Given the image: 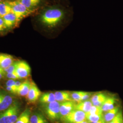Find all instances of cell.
Wrapping results in <instances>:
<instances>
[{"label":"cell","instance_id":"6da1fadb","mask_svg":"<svg viewBox=\"0 0 123 123\" xmlns=\"http://www.w3.org/2000/svg\"><path fill=\"white\" fill-rule=\"evenodd\" d=\"M73 6L57 3L43 9L40 13L38 22L49 31H60L69 26L74 18Z\"/></svg>","mask_w":123,"mask_h":123},{"label":"cell","instance_id":"7a4b0ae2","mask_svg":"<svg viewBox=\"0 0 123 123\" xmlns=\"http://www.w3.org/2000/svg\"><path fill=\"white\" fill-rule=\"evenodd\" d=\"M18 103H14L7 110L0 114V123H15L19 114Z\"/></svg>","mask_w":123,"mask_h":123},{"label":"cell","instance_id":"3957f363","mask_svg":"<svg viewBox=\"0 0 123 123\" xmlns=\"http://www.w3.org/2000/svg\"><path fill=\"white\" fill-rule=\"evenodd\" d=\"M45 114L49 119L55 121L61 118L60 114V102L57 101L43 105Z\"/></svg>","mask_w":123,"mask_h":123},{"label":"cell","instance_id":"277c9868","mask_svg":"<svg viewBox=\"0 0 123 123\" xmlns=\"http://www.w3.org/2000/svg\"><path fill=\"white\" fill-rule=\"evenodd\" d=\"M8 2L11 6L12 12L16 16L18 21L34 12V11L27 8L19 1H9Z\"/></svg>","mask_w":123,"mask_h":123},{"label":"cell","instance_id":"5b68a950","mask_svg":"<svg viewBox=\"0 0 123 123\" xmlns=\"http://www.w3.org/2000/svg\"><path fill=\"white\" fill-rule=\"evenodd\" d=\"M62 119L67 123H74L86 120V113L80 110L72 111Z\"/></svg>","mask_w":123,"mask_h":123},{"label":"cell","instance_id":"8992f818","mask_svg":"<svg viewBox=\"0 0 123 123\" xmlns=\"http://www.w3.org/2000/svg\"><path fill=\"white\" fill-rule=\"evenodd\" d=\"M16 73L19 79H24L28 77L31 74V68L29 64L24 61L16 62Z\"/></svg>","mask_w":123,"mask_h":123},{"label":"cell","instance_id":"52a82bcc","mask_svg":"<svg viewBox=\"0 0 123 123\" xmlns=\"http://www.w3.org/2000/svg\"><path fill=\"white\" fill-rule=\"evenodd\" d=\"M12 104V97L5 91H0V111L7 110Z\"/></svg>","mask_w":123,"mask_h":123},{"label":"cell","instance_id":"ba28073f","mask_svg":"<svg viewBox=\"0 0 123 123\" xmlns=\"http://www.w3.org/2000/svg\"><path fill=\"white\" fill-rule=\"evenodd\" d=\"M75 103L73 101H66L60 103V114L62 118L75 110Z\"/></svg>","mask_w":123,"mask_h":123},{"label":"cell","instance_id":"9c48e42d","mask_svg":"<svg viewBox=\"0 0 123 123\" xmlns=\"http://www.w3.org/2000/svg\"><path fill=\"white\" fill-rule=\"evenodd\" d=\"M42 93L39 89L34 82H31V87L26 97L28 101L33 103L39 98Z\"/></svg>","mask_w":123,"mask_h":123},{"label":"cell","instance_id":"30bf717a","mask_svg":"<svg viewBox=\"0 0 123 123\" xmlns=\"http://www.w3.org/2000/svg\"><path fill=\"white\" fill-rule=\"evenodd\" d=\"M14 62L13 57L12 56L7 54L0 53V67L5 69L12 64Z\"/></svg>","mask_w":123,"mask_h":123},{"label":"cell","instance_id":"8fae6325","mask_svg":"<svg viewBox=\"0 0 123 123\" xmlns=\"http://www.w3.org/2000/svg\"><path fill=\"white\" fill-rule=\"evenodd\" d=\"M108 97L104 93L98 92L92 95L90 98L93 105L101 107L105 101Z\"/></svg>","mask_w":123,"mask_h":123},{"label":"cell","instance_id":"7c38bea8","mask_svg":"<svg viewBox=\"0 0 123 123\" xmlns=\"http://www.w3.org/2000/svg\"><path fill=\"white\" fill-rule=\"evenodd\" d=\"M56 101L59 102L73 101L71 92L65 91H57L54 93Z\"/></svg>","mask_w":123,"mask_h":123},{"label":"cell","instance_id":"4fadbf2b","mask_svg":"<svg viewBox=\"0 0 123 123\" xmlns=\"http://www.w3.org/2000/svg\"><path fill=\"white\" fill-rule=\"evenodd\" d=\"M92 105V102L90 100L82 101L76 104L75 106V110H80L87 113L90 110Z\"/></svg>","mask_w":123,"mask_h":123},{"label":"cell","instance_id":"5bb4252c","mask_svg":"<svg viewBox=\"0 0 123 123\" xmlns=\"http://www.w3.org/2000/svg\"><path fill=\"white\" fill-rule=\"evenodd\" d=\"M2 18L4 21L6 28L13 26L18 21V18L12 12L8 13Z\"/></svg>","mask_w":123,"mask_h":123},{"label":"cell","instance_id":"9a60e30c","mask_svg":"<svg viewBox=\"0 0 123 123\" xmlns=\"http://www.w3.org/2000/svg\"><path fill=\"white\" fill-rule=\"evenodd\" d=\"M43 0H20L19 1L28 9L33 11L37 9Z\"/></svg>","mask_w":123,"mask_h":123},{"label":"cell","instance_id":"2e32d148","mask_svg":"<svg viewBox=\"0 0 123 123\" xmlns=\"http://www.w3.org/2000/svg\"><path fill=\"white\" fill-rule=\"evenodd\" d=\"M31 82L28 80L22 82L21 85L18 88L17 94L21 96H26L31 87Z\"/></svg>","mask_w":123,"mask_h":123},{"label":"cell","instance_id":"e0dca14e","mask_svg":"<svg viewBox=\"0 0 123 123\" xmlns=\"http://www.w3.org/2000/svg\"><path fill=\"white\" fill-rule=\"evenodd\" d=\"M39 99L40 102L43 105L56 101L54 93L52 92H45L42 94Z\"/></svg>","mask_w":123,"mask_h":123},{"label":"cell","instance_id":"ac0fdd59","mask_svg":"<svg viewBox=\"0 0 123 123\" xmlns=\"http://www.w3.org/2000/svg\"><path fill=\"white\" fill-rule=\"evenodd\" d=\"M115 102L116 100L114 97H108L103 105L101 106L103 111L106 112L114 109L115 107Z\"/></svg>","mask_w":123,"mask_h":123},{"label":"cell","instance_id":"d6986e66","mask_svg":"<svg viewBox=\"0 0 123 123\" xmlns=\"http://www.w3.org/2000/svg\"><path fill=\"white\" fill-rule=\"evenodd\" d=\"M119 111V107H115L114 109L109 110L106 112L105 115H104V119L106 123L110 122L114 118L116 114Z\"/></svg>","mask_w":123,"mask_h":123},{"label":"cell","instance_id":"ffe728a7","mask_svg":"<svg viewBox=\"0 0 123 123\" xmlns=\"http://www.w3.org/2000/svg\"><path fill=\"white\" fill-rule=\"evenodd\" d=\"M30 114L29 109L25 110L20 115L15 123H30Z\"/></svg>","mask_w":123,"mask_h":123},{"label":"cell","instance_id":"44dd1931","mask_svg":"<svg viewBox=\"0 0 123 123\" xmlns=\"http://www.w3.org/2000/svg\"><path fill=\"white\" fill-rule=\"evenodd\" d=\"M12 12L11 6L8 2H0V17L2 18L6 14Z\"/></svg>","mask_w":123,"mask_h":123},{"label":"cell","instance_id":"7402d4cb","mask_svg":"<svg viewBox=\"0 0 123 123\" xmlns=\"http://www.w3.org/2000/svg\"><path fill=\"white\" fill-rule=\"evenodd\" d=\"M85 92L84 91H74L71 93V95L73 101L79 103L81 102L82 98L84 95Z\"/></svg>","mask_w":123,"mask_h":123},{"label":"cell","instance_id":"603a6c76","mask_svg":"<svg viewBox=\"0 0 123 123\" xmlns=\"http://www.w3.org/2000/svg\"><path fill=\"white\" fill-rule=\"evenodd\" d=\"M86 119L89 122H95L104 119V115L103 114L86 115Z\"/></svg>","mask_w":123,"mask_h":123},{"label":"cell","instance_id":"cb8c5ba5","mask_svg":"<svg viewBox=\"0 0 123 123\" xmlns=\"http://www.w3.org/2000/svg\"><path fill=\"white\" fill-rule=\"evenodd\" d=\"M103 110L101 107L92 105L89 111L86 113V115H92V114H103Z\"/></svg>","mask_w":123,"mask_h":123},{"label":"cell","instance_id":"d4e9b609","mask_svg":"<svg viewBox=\"0 0 123 123\" xmlns=\"http://www.w3.org/2000/svg\"><path fill=\"white\" fill-rule=\"evenodd\" d=\"M44 118V116L42 114L38 113L35 114L30 117V123H38Z\"/></svg>","mask_w":123,"mask_h":123},{"label":"cell","instance_id":"484cf974","mask_svg":"<svg viewBox=\"0 0 123 123\" xmlns=\"http://www.w3.org/2000/svg\"><path fill=\"white\" fill-rule=\"evenodd\" d=\"M108 123H123V115L122 112L119 111L114 119Z\"/></svg>","mask_w":123,"mask_h":123},{"label":"cell","instance_id":"4316f807","mask_svg":"<svg viewBox=\"0 0 123 123\" xmlns=\"http://www.w3.org/2000/svg\"><path fill=\"white\" fill-rule=\"evenodd\" d=\"M16 62H14L13 64L9 66L7 68L4 69L5 73L6 74H11L16 72Z\"/></svg>","mask_w":123,"mask_h":123},{"label":"cell","instance_id":"83f0119b","mask_svg":"<svg viewBox=\"0 0 123 123\" xmlns=\"http://www.w3.org/2000/svg\"><path fill=\"white\" fill-rule=\"evenodd\" d=\"M16 84V81H15L14 79H9L8 81H7L6 82V87H10L11 88H13L15 89L17 91L16 87L15 86Z\"/></svg>","mask_w":123,"mask_h":123},{"label":"cell","instance_id":"f1b7e54d","mask_svg":"<svg viewBox=\"0 0 123 123\" xmlns=\"http://www.w3.org/2000/svg\"><path fill=\"white\" fill-rule=\"evenodd\" d=\"M6 76L7 78L10 79H14H14H20L16 72L11 73V74H6Z\"/></svg>","mask_w":123,"mask_h":123},{"label":"cell","instance_id":"f546056e","mask_svg":"<svg viewBox=\"0 0 123 123\" xmlns=\"http://www.w3.org/2000/svg\"><path fill=\"white\" fill-rule=\"evenodd\" d=\"M92 92H85L84 95L82 98L81 102L88 100V99L91 96H92Z\"/></svg>","mask_w":123,"mask_h":123},{"label":"cell","instance_id":"4dcf8cb0","mask_svg":"<svg viewBox=\"0 0 123 123\" xmlns=\"http://www.w3.org/2000/svg\"><path fill=\"white\" fill-rule=\"evenodd\" d=\"M57 3L59 4L64 5L65 6H71L70 0H57Z\"/></svg>","mask_w":123,"mask_h":123},{"label":"cell","instance_id":"1f68e13d","mask_svg":"<svg viewBox=\"0 0 123 123\" xmlns=\"http://www.w3.org/2000/svg\"><path fill=\"white\" fill-rule=\"evenodd\" d=\"M6 27L5 26L4 21L2 18H0V31H3Z\"/></svg>","mask_w":123,"mask_h":123},{"label":"cell","instance_id":"d6a6232c","mask_svg":"<svg viewBox=\"0 0 123 123\" xmlns=\"http://www.w3.org/2000/svg\"><path fill=\"white\" fill-rule=\"evenodd\" d=\"M6 89L7 91H8L9 92H10L12 93L13 94H17V91L14 89L13 88H11L10 87H6Z\"/></svg>","mask_w":123,"mask_h":123},{"label":"cell","instance_id":"836d02e7","mask_svg":"<svg viewBox=\"0 0 123 123\" xmlns=\"http://www.w3.org/2000/svg\"><path fill=\"white\" fill-rule=\"evenodd\" d=\"M6 74L4 70L3 69L2 70L0 71V79H2L4 77L5 75Z\"/></svg>","mask_w":123,"mask_h":123},{"label":"cell","instance_id":"e575fe53","mask_svg":"<svg viewBox=\"0 0 123 123\" xmlns=\"http://www.w3.org/2000/svg\"><path fill=\"white\" fill-rule=\"evenodd\" d=\"M22 84V83L20 82V81H16V84H15V86L16 87V89H17V91H18V88H19V87L21 85V84Z\"/></svg>","mask_w":123,"mask_h":123},{"label":"cell","instance_id":"d590c367","mask_svg":"<svg viewBox=\"0 0 123 123\" xmlns=\"http://www.w3.org/2000/svg\"><path fill=\"white\" fill-rule=\"evenodd\" d=\"M89 123H106L104 119H102L100 120L97 121V122H89Z\"/></svg>","mask_w":123,"mask_h":123},{"label":"cell","instance_id":"8d00e7d4","mask_svg":"<svg viewBox=\"0 0 123 123\" xmlns=\"http://www.w3.org/2000/svg\"><path fill=\"white\" fill-rule=\"evenodd\" d=\"M48 123V122H47V121L46 120V119H45V118H44V119H42V120H41V121H40L39 122H38V123Z\"/></svg>","mask_w":123,"mask_h":123},{"label":"cell","instance_id":"74e56055","mask_svg":"<svg viewBox=\"0 0 123 123\" xmlns=\"http://www.w3.org/2000/svg\"><path fill=\"white\" fill-rule=\"evenodd\" d=\"M89 123V122L88 121V120H84L82 121H80V122H76V123Z\"/></svg>","mask_w":123,"mask_h":123},{"label":"cell","instance_id":"f35d334b","mask_svg":"<svg viewBox=\"0 0 123 123\" xmlns=\"http://www.w3.org/2000/svg\"><path fill=\"white\" fill-rule=\"evenodd\" d=\"M3 69V68H1L0 67V71L1 70H2Z\"/></svg>","mask_w":123,"mask_h":123},{"label":"cell","instance_id":"ab89813d","mask_svg":"<svg viewBox=\"0 0 123 123\" xmlns=\"http://www.w3.org/2000/svg\"><path fill=\"white\" fill-rule=\"evenodd\" d=\"M1 0H0V1H1Z\"/></svg>","mask_w":123,"mask_h":123},{"label":"cell","instance_id":"60d3db41","mask_svg":"<svg viewBox=\"0 0 123 123\" xmlns=\"http://www.w3.org/2000/svg\"></svg>","mask_w":123,"mask_h":123}]
</instances>
